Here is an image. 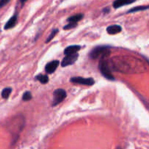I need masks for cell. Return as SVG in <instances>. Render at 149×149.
Listing matches in <instances>:
<instances>
[{
	"label": "cell",
	"instance_id": "obj_4",
	"mask_svg": "<svg viewBox=\"0 0 149 149\" xmlns=\"http://www.w3.org/2000/svg\"><path fill=\"white\" fill-rule=\"evenodd\" d=\"M71 81L73 83H76V84H79L87 86H92L95 84V81L93 79L84 78V77H72L71 79Z\"/></svg>",
	"mask_w": 149,
	"mask_h": 149
},
{
	"label": "cell",
	"instance_id": "obj_1",
	"mask_svg": "<svg viewBox=\"0 0 149 149\" xmlns=\"http://www.w3.org/2000/svg\"><path fill=\"white\" fill-rule=\"evenodd\" d=\"M105 58H106V57H101V58H100L98 65L99 69H100V71L101 72L102 75L105 78L107 79L108 80L113 81L115 78L113 76V74H111V71L110 68H109L107 61Z\"/></svg>",
	"mask_w": 149,
	"mask_h": 149
},
{
	"label": "cell",
	"instance_id": "obj_7",
	"mask_svg": "<svg viewBox=\"0 0 149 149\" xmlns=\"http://www.w3.org/2000/svg\"><path fill=\"white\" fill-rule=\"evenodd\" d=\"M136 0H115L113 3V7L115 9H117L119 8V7H123V6L132 4Z\"/></svg>",
	"mask_w": 149,
	"mask_h": 149
},
{
	"label": "cell",
	"instance_id": "obj_13",
	"mask_svg": "<svg viewBox=\"0 0 149 149\" xmlns=\"http://www.w3.org/2000/svg\"><path fill=\"white\" fill-rule=\"evenodd\" d=\"M149 9V5L147 6H138V7H133V8L130 9L127 13H136V12L139 11H143V10H146Z\"/></svg>",
	"mask_w": 149,
	"mask_h": 149
},
{
	"label": "cell",
	"instance_id": "obj_8",
	"mask_svg": "<svg viewBox=\"0 0 149 149\" xmlns=\"http://www.w3.org/2000/svg\"><path fill=\"white\" fill-rule=\"evenodd\" d=\"M81 49V46L79 45H71V46L68 47L64 50V54L65 55H74L78 52V51L80 50Z\"/></svg>",
	"mask_w": 149,
	"mask_h": 149
},
{
	"label": "cell",
	"instance_id": "obj_3",
	"mask_svg": "<svg viewBox=\"0 0 149 149\" xmlns=\"http://www.w3.org/2000/svg\"><path fill=\"white\" fill-rule=\"evenodd\" d=\"M66 92L63 89H57L53 93V100H52V106H55L60 104L63 101L66 97Z\"/></svg>",
	"mask_w": 149,
	"mask_h": 149
},
{
	"label": "cell",
	"instance_id": "obj_5",
	"mask_svg": "<svg viewBox=\"0 0 149 149\" xmlns=\"http://www.w3.org/2000/svg\"><path fill=\"white\" fill-rule=\"evenodd\" d=\"M78 58H79L78 53L74 54V55H65V57L63 59L62 62H61V65H62L63 67H66V66H68V65H73V64L77 61Z\"/></svg>",
	"mask_w": 149,
	"mask_h": 149
},
{
	"label": "cell",
	"instance_id": "obj_9",
	"mask_svg": "<svg viewBox=\"0 0 149 149\" xmlns=\"http://www.w3.org/2000/svg\"><path fill=\"white\" fill-rule=\"evenodd\" d=\"M122 28L119 25H112V26H109V27L106 29V31L109 34L111 35H114L116 33H119L122 31Z\"/></svg>",
	"mask_w": 149,
	"mask_h": 149
},
{
	"label": "cell",
	"instance_id": "obj_12",
	"mask_svg": "<svg viewBox=\"0 0 149 149\" xmlns=\"http://www.w3.org/2000/svg\"><path fill=\"white\" fill-rule=\"evenodd\" d=\"M36 79L43 84H47V83L49 81V77H48V76L44 75V74H38V75L36 77Z\"/></svg>",
	"mask_w": 149,
	"mask_h": 149
},
{
	"label": "cell",
	"instance_id": "obj_19",
	"mask_svg": "<svg viewBox=\"0 0 149 149\" xmlns=\"http://www.w3.org/2000/svg\"><path fill=\"white\" fill-rule=\"evenodd\" d=\"M19 1H20V2L22 4H23L26 1H27V0H19Z\"/></svg>",
	"mask_w": 149,
	"mask_h": 149
},
{
	"label": "cell",
	"instance_id": "obj_6",
	"mask_svg": "<svg viewBox=\"0 0 149 149\" xmlns=\"http://www.w3.org/2000/svg\"><path fill=\"white\" fill-rule=\"evenodd\" d=\"M59 63L60 62L58 61H53L48 63L45 66V71L47 74H51L55 72L59 65Z\"/></svg>",
	"mask_w": 149,
	"mask_h": 149
},
{
	"label": "cell",
	"instance_id": "obj_11",
	"mask_svg": "<svg viewBox=\"0 0 149 149\" xmlns=\"http://www.w3.org/2000/svg\"><path fill=\"white\" fill-rule=\"evenodd\" d=\"M83 14L81 13H79V14H76L74 15L71 16L70 17H68L67 19V21L69 23V22H72V23H78L79 20H81L83 18Z\"/></svg>",
	"mask_w": 149,
	"mask_h": 149
},
{
	"label": "cell",
	"instance_id": "obj_20",
	"mask_svg": "<svg viewBox=\"0 0 149 149\" xmlns=\"http://www.w3.org/2000/svg\"><path fill=\"white\" fill-rule=\"evenodd\" d=\"M116 149H122V148H120V147H118V148H116Z\"/></svg>",
	"mask_w": 149,
	"mask_h": 149
},
{
	"label": "cell",
	"instance_id": "obj_18",
	"mask_svg": "<svg viewBox=\"0 0 149 149\" xmlns=\"http://www.w3.org/2000/svg\"><path fill=\"white\" fill-rule=\"evenodd\" d=\"M10 1V0H0V9L4 7L7 4H8Z\"/></svg>",
	"mask_w": 149,
	"mask_h": 149
},
{
	"label": "cell",
	"instance_id": "obj_14",
	"mask_svg": "<svg viewBox=\"0 0 149 149\" xmlns=\"http://www.w3.org/2000/svg\"><path fill=\"white\" fill-rule=\"evenodd\" d=\"M11 93H12V88H10V87L4 88V90L1 91V97L4 99H7L9 97H10Z\"/></svg>",
	"mask_w": 149,
	"mask_h": 149
},
{
	"label": "cell",
	"instance_id": "obj_16",
	"mask_svg": "<svg viewBox=\"0 0 149 149\" xmlns=\"http://www.w3.org/2000/svg\"><path fill=\"white\" fill-rule=\"evenodd\" d=\"M58 31H59V30H58V29H55L54 31H52V32L50 33V35L48 36L47 39V41H46V43H48V42H50V41L52 40L54 37H55V35L58 33Z\"/></svg>",
	"mask_w": 149,
	"mask_h": 149
},
{
	"label": "cell",
	"instance_id": "obj_17",
	"mask_svg": "<svg viewBox=\"0 0 149 149\" xmlns=\"http://www.w3.org/2000/svg\"><path fill=\"white\" fill-rule=\"evenodd\" d=\"M77 26V23H72V22H69L66 26H65L63 27L64 30H69V29H74L76 26Z\"/></svg>",
	"mask_w": 149,
	"mask_h": 149
},
{
	"label": "cell",
	"instance_id": "obj_10",
	"mask_svg": "<svg viewBox=\"0 0 149 149\" xmlns=\"http://www.w3.org/2000/svg\"><path fill=\"white\" fill-rule=\"evenodd\" d=\"M17 22V14H15L7 22V23L4 26V29L5 30H8V29H13V27L16 26Z\"/></svg>",
	"mask_w": 149,
	"mask_h": 149
},
{
	"label": "cell",
	"instance_id": "obj_15",
	"mask_svg": "<svg viewBox=\"0 0 149 149\" xmlns=\"http://www.w3.org/2000/svg\"><path fill=\"white\" fill-rule=\"evenodd\" d=\"M23 101H29V100H31L32 99V95L30 92L26 91L25 92L24 94L23 95Z\"/></svg>",
	"mask_w": 149,
	"mask_h": 149
},
{
	"label": "cell",
	"instance_id": "obj_2",
	"mask_svg": "<svg viewBox=\"0 0 149 149\" xmlns=\"http://www.w3.org/2000/svg\"><path fill=\"white\" fill-rule=\"evenodd\" d=\"M111 54V51L109 50V47L108 46H98L95 47L94 49L90 51V58L92 59H97L100 55L102 57H107Z\"/></svg>",
	"mask_w": 149,
	"mask_h": 149
}]
</instances>
